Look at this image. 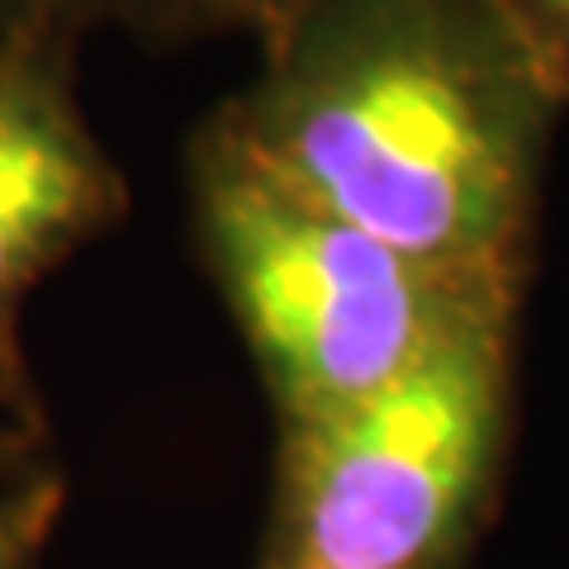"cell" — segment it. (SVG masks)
<instances>
[{
  "label": "cell",
  "mask_w": 569,
  "mask_h": 569,
  "mask_svg": "<svg viewBox=\"0 0 569 569\" xmlns=\"http://www.w3.org/2000/svg\"><path fill=\"white\" fill-rule=\"evenodd\" d=\"M223 123L276 176L437 271L527 299L565 114L503 0H305Z\"/></svg>",
  "instance_id": "1"
},
{
  "label": "cell",
  "mask_w": 569,
  "mask_h": 569,
  "mask_svg": "<svg viewBox=\"0 0 569 569\" xmlns=\"http://www.w3.org/2000/svg\"><path fill=\"white\" fill-rule=\"evenodd\" d=\"M194 247L242 332L276 427L376 395L522 295L437 271L276 176L209 114L186 148Z\"/></svg>",
  "instance_id": "2"
},
{
  "label": "cell",
  "mask_w": 569,
  "mask_h": 569,
  "mask_svg": "<svg viewBox=\"0 0 569 569\" xmlns=\"http://www.w3.org/2000/svg\"><path fill=\"white\" fill-rule=\"evenodd\" d=\"M518 313L489 318L376 395L276 427L261 560L460 569L489 527L512 441Z\"/></svg>",
  "instance_id": "3"
},
{
  "label": "cell",
  "mask_w": 569,
  "mask_h": 569,
  "mask_svg": "<svg viewBox=\"0 0 569 569\" xmlns=\"http://www.w3.org/2000/svg\"><path fill=\"white\" fill-rule=\"evenodd\" d=\"M129 181L77 96V43L0 29V332L81 247L114 233Z\"/></svg>",
  "instance_id": "4"
},
{
  "label": "cell",
  "mask_w": 569,
  "mask_h": 569,
  "mask_svg": "<svg viewBox=\"0 0 569 569\" xmlns=\"http://www.w3.org/2000/svg\"><path fill=\"white\" fill-rule=\"evenodd\" d=\"M0 29H39L81 43L91 29H123L148 43L223 33L213 0H0Z\"/></svg>",
  "instance_id": "5"
},
{
  "label": "cell",
  "mask_w": 569,
  "mask_h": 569,
  "mask_svg": "<svg viewBox=\"0 0 569 569\" xmlns=\"http://www.w3.org/2000/svg\"><path fill=\"white\" fill-rule=\"evenodd\" d=\"M43 451L48 422L39 389H33V370L24 361V342L0 332V489L43 470Z\"/></svg>",
  "instance_id": "6"
},
{
  "label": "cell",
  "mask_w": 569,
  "mask_h": 569,
  "mask_svg": "<svg viewBox=\"0 0 569 569\" xmlns=\"http://www.w3.org/2000/svg\"><path fill=\"white\" fill-rule=\"evenodd\" d=\"M62 508H67V479L52 466L0 489V569H43Z\"/></svg>",
  "instance_id": "7"
},
{
  "label": "cell",
  "mask_w": 569,
  "mask_h": 569,
  "mask_svg": "<svg viewBox=\"0 0 569 569\" xmlns=\"http://www.w3.org/2000/svg\"><path fill=\"white\" fill-rule=\"evenodd\" d=\"M503 10L522 29V39L541 58L550 86L569 110V0H503Z\"/></svg>",
  "instance_id": "8"
},
{
  "label": "cell",
  "mask_w": 569,
  "mask_h": 569,
  "mask_svg": "<svg viewBox=\"0 0 569 569\" xmlns=\"http://www.w3.org/2000/svg\"><path fill=\"white\" fill-rule=\"evenodd\" d=\"M219 6V20H223V33H261L276 29L284 14H295L305 0H213Z\"/></svg>",
  "instance_id": "9"
},
{
  "label": "cell",
  "mask_w": 569,
  "mask_h": 569,
  "mask_svg": "<svg viewBox=\"0 0 569 569\" xmlns=\"http://www.w3.org/2000/svg\"><path fill=\"white\" fill-rule=\"evenodd\" d=\"M261 569H328V565H305V560H261Z\"/></svg>",
  "instance_id": "10"
}]
</instances>
